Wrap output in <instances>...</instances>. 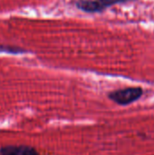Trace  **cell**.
Wrapping results in <instances>:
<instances>
[{"instance_id": "obj_2", "label": "cell", "mask_w": 154, "mask_h": 155, "mask_svg": "<svg viewBox=\"0 0 154 155\" xmlns=\"http://www.w3.org/2000/svg\"><path fill=\"white\" fill-rule=\"evenodd\" d=\"M131 0H78L76 6L86 13H100L105 8L119 3H124Z\"/></svg>"}, {"instance_id": "obj_3", "label": "cell", "mask_w": 154, "mask_h": 155, "mask_svg": "<svg viewBox=\"0 0 154 155\" xmlns=\"http://www.w3.org/2000/svg\"><path fill=\"white\" fill-rule=\"evenodd\" d=\"M0 155H39L32 147L25 145H9L0 148Z\"/></svg>"}, {"instance_id": "obj_1", "label": "cell", "mask_w": 154, "mask_h": 155, "mask_svg": "<svg viewBox=\"0 0 154 155\" xmlns=\"http://www.w3.org/2000/svg\"><path fill=\"white\" fill-rule=\"evenodd\" d=\"M143 94V90L141 87H128L111 92L108 97L120 105H128L139 100Z\"/></svg>"}, {"instance_id": "obj_4", "label": "cell", "mask_w": 154, "mask_h": 155, "mask_svg": "<svg viewBox=\"0 0 154 155\" xmlns=\"http://www.w3.org/2000/svg\"><path fill=\"white\" fill-rule=\"evenodd\" d=\"M25 50L15 47V46H9V45H0V53H9V54H20L24 53Z\"/></svg>"}]
</instances>
